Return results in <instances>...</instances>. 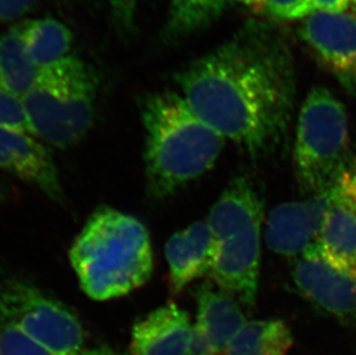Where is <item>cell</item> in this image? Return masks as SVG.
Segmentation results:
<instances>
[{
	"instance_id": "cell-12",
	"label": "cell",
	"mask_w": 356,
	"mask_h": 355,
	"mask_svg": "<svg viewBox=\"0 0 356 355\" xmlns=\"http://www.w3.org/2000/svg\"><path fill=\"white\" fill-rule=\"evenodd\" d=\"M330 187L305 201L278 205L270 212L266 239L271 251L289 258L300 256L317 242L329 205Z\"/></svg>"
},
{
	"instance_id": "cell-5",
	"label": "cell",
	"mask_w": 356,
	"mask_h": 355,
	"mask_svg": "<svg viewBox=\"0 0 356 355\" xmlns=\"http://www.w3.org/2000/svg\"><path fill=\"white\" fill-rule=\"evenodd\" d=\"M98 88L97 72L75 56L40 68L22 97L31 134L58 149L80 142L94 124Z\"/></svg>"
},
{
	"instance_id": "cell-31",
	"label": "cell",
	"mask_w": 356,
	"mask_h": 355,
	"mask_svg": "<svg viewBox=\"0 0 356 355\" xmlns=\"http://www.w3.org/2000/svg\"><path fill=\"white\" fill-rule=\"evenodd\" d=\"M68 1H81V0H68Z\"/></svg>"
},
{
	"instance_id": "cell-8",
	"label": "cell",
	"mask_w": 356,
	"mask_h": 355,
	"mask_svg": "<svg viewBox=\"0 0 356 355\" xmlns=\"http://www.w3.org/2000/svg\"><path fill=\"white\" fill-rule=\"evenodd\" d=\"M293 282L317 308L356 325V277L333 265L315 242L296 258Z\"/></svg>"
},
{
	"instance_id": "cell-24",
	"label": "cell",
	"mask_w": 356,
	"mask_h": 355,
	"mask_svg": "<svg viewBox=\"0 0 356 355\" xmlns=\"http://www.w3.org/2000/svg\"><path fill=\"white\" fill-rule=\"evenodd\" d=\"M38 3V0H0V22L20 19Z\"/></svg>"
},
{
	"instance_id": "cell-21",
	"label": "cell",
	"mask_w": 356,
	"mask_h": 355,
	"mask_svg": "<svg viewBox=\"0 0 356 355\" xmlns=\"http://www.w3.org/2000/svg\"><path fill=\"white\" fill-rule=\"evenodd\" d=\"M0 127L12 128L31 133V125L24 110L22 98L0 84Z\"/></svg>"
},
{
	"instance_id": "cell-10",
	"label": "cell",
	"mask_w": 356,
	"mask_h": 355,
	"mask_svg": "<svg viewBox=\"0 0 356 355\" xmlns=\"http://www.w3.org/2000/svg\"><path fill=\"white\" fill-rule=\"evenodd\" d=\"M317 244L333 265L356 277V154L330 187Z\"/></svg>"
},
{
	"instance_id": "cell-26",
	"label": "cell",
	"mask_w": 356,
	"mask_h": 355,
	"mask_svg": "<svg viewBox=\"0 0 356 355\" xmlns=\"http://www.w3.org/2000/svg\"><path fill=\"white\" fill-rule=\"evenodd\" d=\"M350 0H313L315 12L343 13L348 8Z\"/></svg>"
},
{
	"instance_id": "cell-6",
	"label": "cell",
	"mask_w": 356,
	"mask_h": 355,
	"mask_svg": "<svg viewBox=\"0 0 356 355\" xmlns=\"http://www.w3.org/2000/svg\"><path fill=\"white\" fill-rule=\"evenodd\" d=\"M346 109L326 88L310 90L300 110L294 166L305 194L325 191L350 159Z\"/></svg>"
},
{
	"instance_id": "cell-13",
	"label": "cell",
	"mask_w": 356,
	"mask_h": 355,
	"mask_svg": "<svg viewBox=\"0 0 356 355\" xmlns=\"http://www.w3.org/2000/svg\"><path fill=\"white\" fill-rule=\"evenodd\" d=\"M215 251V237L207 221H195L172 235L165 245L171 294H180L194 281L208 276Z\"/></svg>"
},
{
	"instance_id": "cell-16",
	"label": "cell",
	"mask_w": 356,
	"mask_h": 355,
	"mask_svg": "<svg viewBox=\"0 0 356 355\" xmlns=\"http://www.w3.org/2000/svg\"><path fill=\"white\" fill-rule=\"evenodd\" d=\"M40 71L28 52L21 24H14L0 37V84L22 98L33 87Z\"/></svg>"
},
{
	"instance_id": "cell-19",
	"label": "cell",
	"mask_w": 356,
	"mask_h": 355,
	"mask_svg": "<svg viewBox=\"0 0 356 355\" xmlns=\"http://www.w3.org/2000/svg\"><path fill=\"white\" fill-rule=\"evenodd\" d=\"M231 0H171L163 40L175 42L201 31L222 15Z\"/></svg>"
},
{
	"instance_id": "cell-15",
	"label": "cell",
	"mask_w": 356,
	"mask_h": 355,
	"mask_svg": "<svg viewBox=\"0 0 356 355\" xmlns=\"http://www.w3.org/2000/svg\"><path fill=\"white\" fill-rule=\"evenodd\" d=\"M195 297L197 302L195 323L204 330L222 355L226 346L248 322L240 301L213 283L200 285Z\"/></svg>"
},
{
	"instance_id": "cell-7",
	"label": "cell",
	"mask_w": 356,
	"mask_h": 355,
	"mask_svg": "<svg viewBox=\"0 0 356 355\" xmlns=\"http://www.w3.org/2000/svg\"><path fill=\"white\" fill-rule=\"evenodd\" d=\"M0 321L19 329L54 355H82L83 326L64 303L35 285L8 279L0 286Z\"/></svg>"
},
{
	"instance_id": "cell-29",
	"label": "cell",
	"mask_w": 356,
	"mask_h": 355,
	"mask_svg": "<svg viewBox=\"0 0 356 355\" xmlns=\"http://www.w3.org/2000/svg\"><path fill=\"white\" fill-rule=\"evenodd\" d=\"M7 198V191L3 184H0V205H3Z\"/></svg>"
},
{
	"instance_id": "cell-20",
	"label": "cell",
	"mask_w": 356,
	"mask_h": 355,
	"mask_svg": "<svg viewBox=\"0 0 356 355\" xmlns=\"http://www.w3.org/2000/svg\"><path fill=\"white\" fill-rule=\"evenodd\" d=\"M0 355H54L14 325L0 321Z\"/></svg>"
},
{
	"instance_id": "cell-22",
	"label": "cell",
	"mask_w": 356,
	"mask_h": 355,
	"mask_svg": "<svg viewBox=\"0 0 356 355\" xmlns=\"http://www.w3.org/2000/svg\"><path fill=\"white\" fill-rule=\"evenodd\" d=\"M266 10L279 20H296L315 12L313 0H268Z\"/></svg>"
},
{
	"instance_id": "cell-28",
	"label": "cell",
	"mask_w": 356,
	"mask_h": 355,
	"mask_svg": "<svg viewBox=\"0 0 356 355\" xmlns=\"http://www.w3.org/2000/svg\"><path fill=\"white\" fill-rule=\"evenodd\" d=\"M82 355H119L118 353L110 349L108 346H98L95 349H87Z\"/></svg>"
},
{
	"instance_id": "cell-25",
	"label": "cell",
	"mask_w": 356,
	"mask_h": 355,
	"mask_svg": "<svg viewBox=\"0 0 356 355\" xmlns=\"http://www.w3.org/2000/svg\"><path fill=\"white\" fill-rule=\"evenodd\" d=\"M189 355H220L216 349L208 335L196 323L193 324L192 340L189 346Z\"/></svg>"
},
{
	"instance_id": "cell-11",
	"label": "cell",
	"mask_w": 356,
	"mask_h": 355,
	"mask_svg": "<svg viewBox=\"0 0 356 355\" xmlns=\"http://www.w3.org/2000/svg\"><path fill=\"white\" fill-rule=\"evenodd\" d=\"M0 168L63 203L64 189L47 144L28 132L0 127Z\"/></svg>"
},
{
	"instance_id": "cell-14",
	"label": "cell",
	"mask_w": 356,
	"mask_h": 355,
	"mask_svg": "<svg viewBox=\"0 0 356 355\" xmlns=\"http://www.w3.org/2000/svg\"><path fill=\"white\" fill-rule=\"evenodd\" d=\"M192 332L188 313L168 302L135 322L131 355H189Z\"/></svg>"
},
{
	"instance_id": "cell-4",
	"label": "cell",
	"mask_w": 356,
	"mask_h": 355,
	"mask_svg": "<svg viewBox=\"0 0 356 355\" xmlns=\"http://www.w3.org/2000/svg\"><path fill=\"white\" fill-rule=\"evenodd\" d=\"M264 205L250 179L229 182L209 214L215 237V260L209 277L212 283L252 308L259 293L261 228Z\"/></svg>"
},
{
	"instance_id": "cell-23",
	"label": "cell",
	"mask_w": 356,
	"mask_h": 355,
	"mask_svg": "<svg viewBox=\"0 0 356 355\" xmlns=\"http://www.w3.org/2000/svg\"><path fill=\"white\" fill-rule=\"evenodd\" d=\"M115 24L124 31L134 27L135 12L138 0H108Z\"/></svg>"
},
{
	"instance_id": "cell-27",
	"label": "cell",
	"mask_w": 356,
	"mask_h": 355,
	"mask_svg": "<svg viewBox=\"0 0 356 355\" xmlns=\"http://www.w3.org/2000/svg\"><path fill=\"white\" fill-rule=\"evenodd\" d=\"M231 1H238V3L248 6L256 12H262L266 10L268 7V0H231Z\"/></svg>"
},
{
	"instance_id": "cell-30",
	"label": "cell",
	"mask_w": 356,
	"mask_h": 355,
	"mask_svg": "<svg viewBox=\"0 0 356 355\" xmlns=\"http://www.w3.org/2000/svg\"><path fill=\"white\" fill-rule=\"evenodd\" d=\"M352 1H353V6H354V8H355V10H356V0H352Z\"/></svg>"
},
{
	"instance_id": "cell-2",
	"label": "cell",
	"mask_w": 356,
	"mask_h": 355,
	"mask_svg": "<svg viewBox=\"0 0 356 355\" xmlns=\"http://www.w3.org/2000/svg\"><path fill=\"white\" fill-rule=\"evenodd\" d=\"M145 127L147 187L152 198H166L215 165L225 139L200 120L181 95L150 94L141 103Z\"/></svg>"
},
{
	"instance_id": "cell-17",
	"label": "cell",
	"mask_w": 356,
	"mask_h": 355,
	"mask_svg": "<svg viewBox=\"0 0 356 355\" xmlns=\"http://www.w3.org/2000/svg\"><path fill=\"white\" fill-rule=\"evenodd\" d=\"M292 331L280 320L248 321L226 346L222 355H287Z\"/></svg>"
},
{
	"instance_id": "cell-3",
	"label": "cell",
	"mask_w": 356,
	"mask_h": 355,
	"mask_svg": "<svg viewBox=\"0 0 356 355\" xmlns=\"http://www.w3.org/2000/svg\"><path fill=\"white\" fill-rule=\"evenodd\" d=\"M70 261L89 298H121L148 282L154 270L152 240L145 224L110 207L91 214L75 238Z\"/></svg>"
},
{
	"instance_id": "cell-18",
	"label": "cell",
	"mask_w": 356,
	"mask_h": 355,
	"mask_svg": "<svg viewBox=\"0 0 356 355\" xmlns=\"http://www.w3.org/2000/svg\"><path fill=\"white\" fill-rule=\"evenodd\" d=\"M24 43L31 59L43 68L67 57L73 35L64 24L54 19L21 22Z\"/></svg>"
},
{
	"instance_id": "cell-9",
	"label": "cell",
	"mask_w": 356,
	"mask_h": 355,
	"mask_svg": "<svg viewBox=\"0 0 356 355\" xmlns=\"http://www.w3.org/2000/svg\"><path fill=\"white\" fill-rule=\"evenodd\" d=\"M300 36L341 87L356 97V17L314 12L301 24Z\"/></svg>"
},
{
	"instance_id": "cell-1",
	"label": "cell",
	"mask_w": 356,
	"mask_h": 355,
	"mask_svg": "<svg viewBox=\"0 0 356 355\" xmlns=\"http://www.w3.org/2000/svg\"><path fill=\"white\" fill-rule=\"evenodd\" d=\"M175 80L200 120L252 157L273 150L287 131L296 68L285 37L271 24L249 21Z\"/></svg>"
}]
</instances>
